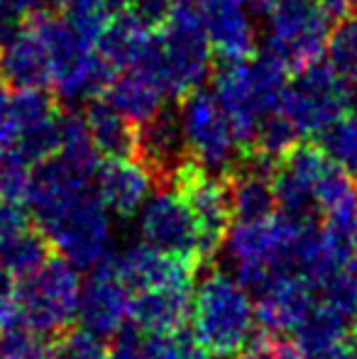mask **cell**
Wrapping results in <instances>:
<instances>
[{
	"instance_id": "obj_1",
	"label": "cell",
	"mask_w": 357,
	"mask_h": 359,
	"mask_svg": "<svg viewBox=\"0 0 357 359\" xmlns=\"http://www.w3.org/2000/svg\"><path fill=\"white\" fill-rule=\"evenodd\" d=\"M194 335L208 357L233 359L255 332V306L248 288L220 269H210L191 298Z\"/></svg>"
},
{
	"instance_id": "obj_2",
	"label": "cell",
	"mask_w": 357,
	"mask_h": 359,
	"mask_svg": "<svg viewBox=\"0 0 357 359\" xmlns=\"http://www.w3.org/2000/svg\"><path fill=\"white\" fill-rule=\"evenodd\" d=\"M79 296L81 284L76 266L57 250L32 274L22 276L15 284V301L22 311L25 323L42 337H54L74 325Z\"/></svg>"
},
{
	"instance_id": "obj_3",
	"label": "cell",
	"mask_w": 357,
	"mask_h": 359,
	"mask_svg": "<svg viewBox=\"0 0 357 359\" xmlns=\"http://www.w3.org/2000/svg\"><path fill=\"white\" fill-rule=\"evenodd\" d=\"M62 113L42 88L0 90V149H15L29 164L52 159L59 151Z\"/></svg>"
},
{
	"instance_id": "obj_4",
	"label": "cell",
	"mask_w": 357,
	"mask_h": 359,
	"mask_svg": "<svg viewBox=\"0 0 357 359\" xmlns=\"http://www.w3.org/2000/svg\"><path fill=\"white\" fill-rule=\"evenodd\" d=\"M330 27L333 15L318 0H276L269 10L264 52L296 74L321 59Z\"/></svg>"
},
{
	"instance_id": "obj_5",
	"label": "cell",
	"mask_w": 357,
	"mask_h": 359,
	"mask_svg": "<svg viewBox=\"0 0 357 359\" xmlns=\"http://www.w3.org/2000/svg\"><path fill=\"white\" fill-rule=\"evenodd\" d=\"M350 105V88L328 62H314L299 69L281 90L279 110L291 120L301 137H316L333 120L345 115Z\"/></svg>"
},
{
	"instance_id": "obj_6",
	"label": "cell",
	"mask_w": 357,
	"mask_h": 359,
	"mask_svg": "<svg viewBox=\"0 0 357 359\" xmlns=\"http://www.w3.org/2000/svg\"><path fill=\"white\" fill-rule=\"evenodd\" d=\"M169 186L181 196L194 215L201 240V259L203 266H208L225 245V237L233 227V208H230L225 176L213 174L198 159L189 156L174 171Z\"/></svg>"
},
{
	"instance_id": "obj_7",
	"label": "cell",
	"mask_w": 357,
	"mask_h": 359,
	"mask_svg": "<svg viewBox=\"0 0 357 359\" xmlns=\"http://www.w3.org/2000/svg\"><path fill=\"white\" fill-rule=\"evenodd\" d=\"M52 247L67 257L76 269H93L105 257L110 240V222L105 205L90 189L62 208L52 220L39 225Z\"/></svg>"
},
{
	"instance_id": "obj_8",
	"label": "cell",
	"mask_w": 357,
	"mask_h": 359,
	"mask_svg": "<svg viewBox=\"0 0 357 359\" xmlns=\"http://www.w3.org/2000/svg\"><path fill=\"white\" fill-rule=\"evenodd\" d=\"M179 118L191 156L198 159L208 171L223 176L238 161L243 149L215 95L201 88L186 93L184 98H179Z\"/></svg>"
},
{
	"instance_id": "obj_9",
	"label": "cell",
	"mask_w": 357,
	"mask_h": 359,
	"mask_svg": "<svg viewBox=\"0 0 357 359\" xmlns=\"http://www.w3.org/2000/svg\"><path fill=\"white\" fill-rule=\"evenodd\" d=\"M142 237L147 245L189 262L196 269L203 266L198 227L172 186H157V194L147 201L142 213Z\"/></svg>"
},
{
	"instance_id": "obj_10",
	"label": "cell",
	"mask_w": 357,
	"mask_h": 359,
	"mask_svg": "<svg viewBox=\"0 0 357 359\" xmlns=\"http://www.w3.org/2000/svg\"><path fill=\"white\" fill-rule=\"evenodd\" d=\"M316 306V288L301 271L286 269L274 274L257 291L255 320L271 335H294Z\"/></svg>"
},
{
	"instance_id": "obj_11",
	"label": "cell",
	"mask_w": 357,
	"mask_h": 359,
	"mask_svg": "<svg viewBox=\"0 0 357 359\" xmlns=\"http://www.w3.org/2000/svg\"><path fill=\"white\" fill-rule=\"evenodd\" d=\"M0 69L5 81L20 88H44L52 81L49 49L29 15L25 22L0 20Z\"/></svg>"
},
{
	"instance_id": "obj_12",
	"label": "cell",
	"mask_w": 357,
	"mask_h": 359,
	"mask_svg": "<svg viewBox=\"0 0 357 359\" xmlns=\"http://www.w3.org/2000/svg\"><path fill=\"white\" fill-rule=\"evenodd\" d=\"M130 288L123 284L113 264V257L105 255L90 269L86 286H81L79 296V323L83 330L93 335H115L128 320Z\"/></svg>"
},
{
	"instance_id": "obj_13",
	"label": "cell",
	"mask_w": 357,
	"mask_h": 359,
	"mask_svg": "<svg viewBox=\"0 0 357 359\" xmlns=\"http://www.w3.org/2000/svg\"><path fill=\"white\" fill-rule=\"evenodd\" d=\"M191 156L181 128L179 108L159 110L147 123L137 125V147L135 159L144 166L152 184L169 186L174 171Z\"/></svg>"
},
{
	"instance_id": "obj_14",
	"label": "cell",
	"mask_w": 357,
	"mask_h": 359,
	"mask_svg": "<svg viewBox=\"0 0 357 359\" xmlns=\"http://www.w3.org/2000/svg\"><path fill=\"white\" fill-rule=\"evenodd\" d=\"M113 264L123 284L135 291L147 288H194L196 266L152 245H133L123 255H113Z\"/></svg>"
},
{
	"instance_id": "obj_15",
	"label": "cell",
	"mask_w": 357,
	"mask_h": 359,
	"mask_svg": "<svg viewBox=\"0 0 357 359\" xmlns=\"http://www.w3.org/2000/svg\"><path fill=\"white\" fill-rule=\"evenodd\" d=\"M201 22L210 52L220 62H238L255 54V29L243 0H198Z\"/></svg>"
},
{
	"instance_id": "obj_16",
	"label": "cell",
	"mask_w": 357,
	"mask_h": 359,
	"mask_svg": "<svg viewBox=\"0 0 357 359\" xmlns=\"http://www.w3.org/2000/svg\"><path fill=\"white\" fill-rule=\"evenodd\" d=\"M95 194L105 210L115 217H133L142 208L149 196L152 179L137 159L130 156H105L103 164L95 166Z\"/></svg>"
},
{
	"instance_id": "obj_17",
	"label": "cell",
	"mask_w": 357,
	"mask_h": 359,
	"mask_svg": "<svg viewBox=\"0 0 357 359\" xmlns=\"http://www.w3.org/2000/svg\"><path fill=\"white\" fill-rule=\"evenodd\" d=\"M194 288H147L130 296L128 318L142 335H167L191 318Z\"/></svg>"
},
{
	"instance_id": "obj_18",
	"label": "cell",
	"mask_w": 357,
	"mask_h": 359,
	"mask_svg": "<svg viewBox=\"0 0 357 359\" xmlns=\"http://www.w3.org/2000/svg\"><path fill=\"white\" fill-rule=\"evenodd\" d=\"M164 95H167L164 88L147 69L130 67L113 76V81H110L108 88H105L103 98L108 100L118 113H123L130 123L142 125V123H147L152 115H157L159 110H162Z\"/></svg>"
},
{
	"instance_id": "obj_19",
	"label": "cell",
	"mask_w": 357,
	"mask_h": 359,
	"mask_svg": "<svg viewBox=\"0 0 357 359\" xmlns=\"http://www.w3.org/2000/svg\"><path fill=\"white\" fill-rule=\"evenodd\" d=\"M152 32L154 29H149L144 22H140L135 15L118 13L105 25L103 34H100L98 42H95V52H98L115 72L137 67L144 59L149 39H152Z\"/></svg>"
},
{
	"instance_id": "obj_20",
	"label": "cell",
	"mask_w": 357,
	"mask_h": 359,
	"mask_svg": "<svg viewBox=\"0 0 357 359\" xmlns=\"http://www.w3.org/2000/svg\"><path fill=\"white\" fill-rule=\"evenodd\" d=\"M86 125L93 147L103 156H130L135 159L137 147V125L130 123L123 113L113 108L103 95H95L88 100Z\"/></svg>"
},
{
	"instance_id": "obj_21",
	"label": "cell",
	"mask_w": 357,
	"mask_h": 359,
	"mask_svg": "<svg viewBox=\"0 0 357 359\" xmlns=\"http://www.w3.org/2000/svg\"><path fill=\"white\" fill-rule=\"evenodd\" d=\"M348 323L340 316H335L323 303H316L314 311L306 316V320L296 327V347L306 359H330L343 347V342L350 337Z\"/></svg>"
},
{
	"instance_id": "obj_22",
	"label": "cell",
	"mask_w": 357,
	"mask_h": 359,
	"mask_svg": "<svg viewBox=\"0 0 357 359\" xmlns=\"http://www.w3.org/2000/svg\"><path fill=\"white\" fill-rule=\"evenodd\" d=\"M54 252L52 242L47 240L39 227H25L13 235L0 237V264L13 274V279L32 274L39 264L47 262V257Z\"/></svg>"
},
{
	"instance_id": "obj_23",
	"label": "cell",
	"mask_w": 357,
	"mask_h": 359,
	"mask_svg": "<svg viewBox=\"0 0 357 359\" xmlns=\"http://www.w3.org/2000/svg\"><path fill=\"white\" fill-rule=\"evenodd\" d=\"M54 156L72 166L74 171L83 176H93L98 166V151L90 140L86 118L76 113H62V137H59V151Z\"/></svg>"
},
{
	"instance_id": "obj_24",
	"label": "cell",
	"mask_w": 357,
	"mask_h": 359,
	"mask_svg": "<svg viewBox=\"0 0 357 359\" xmlns=\"http://www.w3.org/2000/svg\"><path fill=\"white\" fill-rule=\"evenodd\" d=\"M328 64L343 76L348 83L357 81V10L340 15L338 22L330 27L328 42Z\"/></svg>"
},
{
	"instance_id": "obj_25",
	"label": "cell",
	"mask_w": 357,
	"mask_h": 359,
	"mask_svg": "<svg viewBox=\"0 0 357 359\" xmlns=\"http://www.w3.org/2000/svg\"><path fill=\"white\" fill-rule=\"evenodd\" d=\"M299 137H301L299 130L291 125V120L286 118L281 110H274V113L264 115V118L260 120L257 133H255V140L248 151H252V154L276 164L291 147L299 142Z\"/></svg>"
},
{
	"instance_id": "obj_26",
	"label": "cell",
	"mask_w": 357,
	"mask_h": 359,
	"mask_svg": "<svg viewBox=\"0 0 357 359\" xmlns=\"http://www.w3.org/2000/svg\"><path fill=\"white\" fill-rule=\"evenodd\" d=\"M321 149L348 174L357 176V118L353 115H340L338 120L328 125L325 130H321L316 135Z\"/></svg>"
},
{
	"instance_id": "obj_27",
	"label": "cell",
	"mask_w": 357,
	"mask_h": 359,
	"mask_svg": "<svg viewBox=\"0 0 357 359\" xmlns=\"http://www.w3.org/2000/svg\"><path fill=\"white\" fill-rule=\"evenodd\" d=\"M144 359H208V352L184 325L167 335H147Z\"/></svg>"
},
{
	"instance_id": "obj_28",
	"label": "cell",
	"mask_w": 357,
	"mask_h": 359,
	"mask_svg": "<svg viewBox=\"0 0 357 359\" xmlns=\"http://www.w3.org/2000/svg\"><path fill=\"white\" fill-rule=\"evenodd\" d=\"M54 359H110V352L100 342L98 335L83 327L69 325L59 335L49 337Z\"/></svg>"
},
{
	"instance_id": "obj_29",
	"label": "cell",
	"mask_w": 357,
	"mask_h": 359,
	"mask_svg": "<svg viewBox=\"0 0 357 359\" xmlns=\"http://www.w3.org/2000/svg\"><path fill=\"white\" fill-rule=\"evenodd\" d=\"M29 161L15 149H0V198L20 201L27 198L29 186Z\"/></svg>"
},
{
	"instance_id": "obj_30",
	"label": "cell",
	"mask_w": 357,
	"mask_h": 359,
	"mask_svg": "<svg viewBox=\"0 0 357 359\" xmlns=\"http://www.w3.org/2000/svg\"><path fill=\"white\" fill-rule=\"evenodd\" d=\"M177 0H128V10L125 13L135 15L140 22H144L149 29L162 27L169 20Z\"/></svg>"
},
{
	"instance_id": "obj_31",
	"label": "cell",
	"mask_w": 357,
	"mask_h": 359,
	"mask_svg": "<svg viewBox=\"0 0 357 359\" xmlns=\"http://www.w3.org/2000/svg\"><path fill=\"white\" fill-rule=\"evenodd\" d=\"M32 225V215L20 201H3L0 198V237L13 235L18 230Z\"/></svg>"
},
{
	"instance_id": "obj_32",
	"label": "cell",
	"mask_w": 357,
	"mask_h": 359,
	"mask_svg": "<svg viewBox=\"0 0 357 359\" xmlns=\"http://www.w3.org/2000/svg\"><path fill=\"white\" fill-rule=\"evenodd\" d=\"M44 0H0V20L5 22H25L29 15L42 10Z\"/></svg>"
},
{
	"instance_id": "obj_33",
	"label": "cell",
	"mask_w": 357,
	"mask_h": 359,
	"mask_svg": "<svg viewBox=\"0 0 357 359\" xmlns=\"http://www.w3.org/2000/svg\"><path fill=\"white\" fill-rule=\"evenodd\" d=\"M330 359H357V332H350V337L343 342V347Z\"/></svg>"
},
{
	"instance_id": "obj_34",
	"label": "cell",
	"mask_w": 357,
	"mask_h": 359,
	"mask_svg": "<svg viewBox=\"0 0 357 359\" xmlns=\"http://www.w3.org/2000/svg\"><path fill=\"white\" fill-rule=\"evenodd\" d=\"M318 3L323 5V8L333 15V18H335V15L340 18L343 13H348V0H318Z\"/></svg>"
},
{
	"instance_id": "obj_35",
	"label": "cell",
	"mask_w": 357,
	"mask_h": 359,
	"mask_svg": "<svg viewBox=\"0 0 357 359\" xmlns=\"http://www.w3.org/2000/svg\"><path fill=\"white\" fill-rule=\"evenodd\" d=\"M243 3L248 5L255 15H264V13H269L271 5H274L276 0H243Z\"/></svg>"
},
{
	"instance_id": "obj_36",
	"label": "cell",
	"mask_w": 357,
	"mask_h": 359,
	"mask_svg": "<svg viewBox=\"0 0 357 359\" xmlns=\"http://www.w3.org/2000/svg\"><path fill=\"white\" fill-rule=\"evenodd\" d=\"M350 105L355 108V118H357V81H355V90H350Z\"/></svg>"
},
{
	"instance_id": "obj_37",
	"label": "cell",
	"mask_w": 357,
	"mask_h": 359,
	"mask_svg": "<svg viewBox=\"0 0 357 359\" xmlns=\"http://www.w3.org/2000/svg\"><path fill=\"white\" fill-rule=\"evenodd\" d=\"M3 86H5V76H3V69H0V90H3Z\"/></svg>"
},
{
	"instance_id": "obj_38",
	"label": "cell",
	"mask_w": 357,
	"mask_h": 359,
	"mask_svg": "<svg viewBox=\"0 0 357 359\" xmlns=\"http://www.w3.org/2000/svg\"><path fill=\"white\" fill-rule=\"evenodd\" d=\"M348 8H353V10H357V0H348Z\"/></svg>"
},
{
	"instance_id": "obj_39",
	"label": "cell",
	"mask_w": 357,
	"mask_h": 359,
	"mask_svg": "<svg viewBox=\"0 0 357 359\" xmlns=\"http://www.w3.org/2000/svg\"><path fill=\"white\" fill-rule=\"evenodd\" d=\"M240 359H243V357H240Z\"/></svg>"
}]
</instances>
